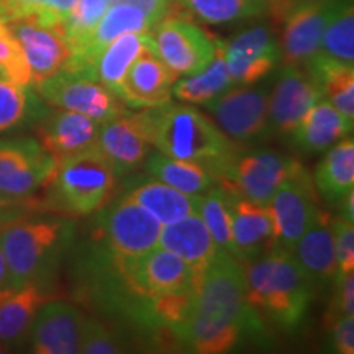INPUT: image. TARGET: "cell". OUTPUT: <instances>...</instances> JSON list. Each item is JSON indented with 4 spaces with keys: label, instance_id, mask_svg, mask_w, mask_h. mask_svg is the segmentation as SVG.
I'll use <instances>...</instances> for the list:
<instances>
[{
    "label": "cell",
    "instance_id": "obj_15",
    "mask_svg": "<svg viewBox=\"0 0 354 354\" xmlns=\"http://www.w3.org/2000/svg\"><path fill=\"white\" fill-rule=\"evenodd\" d=\"M225 64L234 86H254L281 64L276 33L268 25H254L223 43Z\"/></svg>",
    "mask_w": 354,
    "mask_h": 354
},
{
    "label": "cell",
    "instance_id": "obj_23",
    "mask_svg": "<svg viewBox=\"0 0 354 354\" xmlns=\"http://www.w3.org/2000/svg\"><path fill=\"white\" fill-rule=\"evenodd\" d=\"M177 74L153 51L151 43L128 69L120 87V99L130 109H154L172 99Z\"/></svg>",
    "mask_w": 354,
    "mask_h": 354
},
{
    "label": "cell",
    "instance_id": "obj_25",
    "mask_svg": "<svg viewBox=\"0 0 354 354\" xmlns=\"http://www.w3.org/2000/svg\"><path fill=\"white\" fill-rule=\"evenodd\" d=\"M159 246L187 263L196 274L198 284L220 251L198 214L187 215L183 220L165 225L159 234Z\"/></svg>",
    "mask_w": 354,
    "mask_h": 354
},
{
    "label": "cell",
    "instance_id": "obj_2",
    "mask_svg": "<svg viewBox=\"0 0 354 354\" xmlns=\"http://www.w3.org/2000/svg\"><path fill=\"white\" fill-rule=\"evenodd\" d=\"M76 221L59 215H24L0 232V248L12 290L25 286L48 289L76 236Z\"/></svg>",
    "mask_w": 354,
    "mask_h": 354
},
{
    "label": "cell",
    "instance_id": "obj_38",
    "mask_svg": "<svg viewBox=\"0 0 354 354\" xmlns=\"http://www.w3.org/2000/svg\"><path fill=\"white\" fill-rule=\"evenodd\" d=\"M77 0H0V19L10 21L37 17L48 24H63Z\"/></svg>",
    "mask_w": 354,
    "mask_h": 354
},
{
    "label": "cell",
    "instance_id": "obj_35",
    "mask_svg": "<svg viewBox=\"0 0 354 354\" xmlns=\"http://www.w3.org/2000/svg\"><path fill=\"white\" fill-rule=\"evenodd\" d=\"M176 7L203 24L225 25L266 15L269 0H176Z\"/></svg>",
    "mask_w": 354,
    "mask_h": 354
},
{
    "label": "cell",
    "instance_id": "obj_41",
    "mask_svg": "<svg viewBox=\"0 0 354 354\" xmlns=\"http://www.w3.org/2000/svg\"><path fill=\"white\" fill-rule=\"evenodd\" d=\"M333 236L336 266H338L336 276L354 272V225L351 221L342 218L339 215H335Z\"/></svg>",
    "mask_w": 354,
    "mask_h": 354
},
{
    "label": "cell",
    "instance_id": "obj_31",
    "mask_svg": "<svg viewBox=\"0 0 354 354\" xmlns=\"http://www.w3.org/2000/svg\"><path fill=\"white\" fill-rule=\"evenodd\" d=\"M149 46L148 33H123L100 53L92 66L91 76L120 97V87L128 69Z\"/></svg>",
    "mask_w": 354,
    "mask_h": 354
},
{
    "label": "cell",
    "instance_id": "obj_12",
    "mask_svg": "<svg viewBox=\"0 0 354 354\" xmlns=\"http://www.w3.org/2000/svg\"><path fill=\"white\" fill-rule=\"evenodd\" d=\"M56 167L57 161L37 138H0V192L6 196L30 198L50 185Z\"/></svg>",
    "mask_w": 354,
    "mask_h": 354
},
{
    "label": "cell",
    "instance_id": "obj_44",
    "mask_svg": "<svg viewBox=\"0 0 354 354\" xmlns=\"http://www.w3.org/2000/svg\"><path fill=\"white\" fill-rule=\"evenodd\" d=\"M322 2H326V0H269L266 15H269L274 25L281 26L292 13L300 10V8L317 6V3Z\"/></svg>",
    "mask_w": 354,
    "mask_h": 354
},
{
    "label": "cell",
    "instance_id": "obj_16",
    "mask_svg": "<svg viewBox=\"0 0 354 354\" xmlns=\"http://www.w3.org/2000/svg\"><path fill=\"white\" fill-rule=\"evenodd\" d=\"M323 99L318 86L302 66L279 64L269 91V135L289 136L317 102Z\"/></svg>",
    "mask_w": 354,
    "mask_h": 354
},
{
    "label": "cell",
    "instance_id": "obj_20",
    "mask_svg": "<svg viewBox=\"0 0 354 354\" xmlns=\"http://www.w3.org/2000/svg\"><path fill=\"white\" fill-rule=\"evenodd\" d=\"M158 21V17H154L153 13L146 12L145 8L138 6L123 2L112 3L102 15L92 33L88 35L81 50L71 56L69 63L64 69L84 71V73L91 74L97 57L115 38L131 32L148 33Z\"/></svg>",
    "mask_w": 354,
    "mask_h": 354
},
{
    "label": "cell",
    "instance_id": "obj_46",
    "mask_svg": "<svg viewBox=\"0 0 354 354\" xmlns=\"http://www.w3.org/2000/svg\"><path fill=\"white\" fill-rule=\"evenodd\" d=\"M25 209L26 207H24V205H15V207L0 205V232H2V230L6 228L8 223H12L13 220L26 215Z\"/></svg>",
    "mask_w": 354,
    "mask_h": 354
},
{
    "label": "cell",
    "instance_id": "obj_40",
    "mask_svg": "<svg viewBox=\"0 0 354 354\" xmlns=\"http://www.w3.org/2000/svg\"><path fill=\"white\" fill-rule=\"evenodd\" d=\"M125 344L115 335L107 325L97 320V318H86V328H84L82 348L84 354H117L125 351Z\"/></svg>",
    "mask_w": 354,
    "mask_h": 354
},
{
    "label": "cell",
    "instance_id": "obj_7",
    "mask_svg": "<svg viewBox=\"0 0 354 354\" xmlns=\"http://www.w3.org/2000/svg\"><path fill=\"white\" fill-rule=\"evenodd\" d=\"M105 258L120 277L123 289L136 300H151L184 290H198L196 274L179 256L158 246L138 258L113 261Z\"/></svg>",
    "mask_w": 354,
    "mask_h": 354
},
{
    "label": "cell",
    "instance_id": "obj_27",
    "mask_svg": "<svg viewBox=\"0 0 354 354\" xmlns=\"http://www.w3.org/2000/svg\"><path fill=\"white\" fill-rule=\"evenodd\" d=\"M48 300L46 289L33 284L0 295V346L19 348L28 342L35 315Z\"/></svg>",
    "mask_w": 354,
    "mask_h": 354
},
{
    "label": "cell",
    "instance_id": "obj_33",
    "mask_svg": "<svg viewBox=\"0 0 354 354\" xmlns=\"http://www.w3.org/2000/svg\"><path fill=\"white\" fill-rule=\"evenodd\" d=\"M48 109L50 105L44 104L33 87L0 74V135L33 127Z\"/></svg>",
    "mask_w": 354,
    "mask_h": 354
},
{
    "label": "cell",
    "instance_id": "obj_3",
    "mask_svg": "<svg viewBox=\"0 0 354 354\" xmlns=\"http://www.w3.org/2000/svg\"><path fill=\"white\" fill-rule=\"evenodd\" d=\"M240 264L248 302L259 317L282 331L297 330L317 292L290 251L274 246L268 253Z\"/></svg>",
    "mask_w": 354,
    "mask_h": 354
},
{
    "label": "cell",
    "instance_id": "obj_1",
    "mask_svg": "<svg viewBox=\"0 0 354 354\" xmlns=\"http://www.w3.org/2000/svg\"><path fill=\"white\" fill-rule=\"evenodd\" d=\"M266 338L264 320L248 302L241 264L220 250L203 274L184 344L192 353L223 354Z\"/></svg>",
    "mask_w": 354,
    "mask_h": 354
},
{
    "label": "cell",
    "instance_id": "obj_9",
    "mask_svg": "<svg viewBox=\"0 0 354 354\" xmlns=\"http://www.w3.org/2000/svg\"><path fill=\"white\" fill-rule=\"evenodd\" d=\"M35 91L50 107L87 115L100 123L128 110L120 97L84 71L63 69L35 87Z\"/></svg>",
    "mask_w": 354,
    "mask_h": 354
},
{
    "label": "cell",
    "instance_id": "obj_29",
    "mask_svg": "<svg viewBox=\"0 0 354 354\" xmlns=\"http://www.w3.org/2000/svg\"><path fill=\"white\" fill-rule=\"evenodd\" d=\"M304 68L320 88L323 99L354 122V66L318 51Z\"/></svg>",
    "mask_w": 354,
    "mask_h": 354
},
{
    "label": "cell",
    "instance_id": "obj_19",
    "mask_svg": "<svg viewBox=\"0 0 354 354\" xmlns=\"http://www.w3.org/2000/svg\"><path fill=\"white\" fill-rule=\"evenodd\" d=\"M100 125L87 115L50 107L32 128L44 151L59 162L97 146Z\"/></svg>",
    "mask_w": 354,
    "mask_h": 354
},
{
    "label": "cell",
    "instance_id": "obj_18",
    "mask_svg": "<svg viewBox=\"0 0 354 354\" xmlns=\"http://www.w3.org/2000/svg\"><path fill=\"white\" fill-rule=\"evenodd\" d=\"M86 313L68 300H48L38 310L28 342L37 354H79Z\"/></svg>",
    "mask_w": 354,
    "mask_h": 354
},
{
    "label": "cell",
    "instance_id": "obj_45",
    "mask_svg": "<svg viewBox=\"0 0 354 354\" xmlns=\"http://www.w3.org/2000/svg\"><path fill=\"white\" fill-rule=\"evenodd\" d=\"M109 2L110 6L117 2L133 3V6H138L145 8L146 12L153 13L159 20H162L167 15H177L176 0H109Z\"/></svg>",
    "mask_w": 354,
    "mask_h": 354
},
{
    "label": "cell",
    "instance_id": "obj_22",
    "mask_svg": "<svg viewBox=\"0 0 354 354\" xmlns=\"http://www.w3.org/2000/svg\"><path fill=\"white\" fill-rule=\"evenodd\" d=\"M290 253L317 294L328 289L338 274L335 254L333 215L323 209L318 210L313 223L305 230V233L299 238Z\"/></svg>",
    "mask_w": 354,
    "mask_h": 354
},
{
    "label": "cell",
    "instance_id": "obj_5",
    "mask_svg": "<svg viewBox=\"0 0 354 354\" xmlns=\"http://www.w3.org/2000/svg\"><path fill=\"white\" fill-rule=\"evenodd\" d=\"M115 183L113 167L99 146L57 162L50 183L51 209L69 216H87L107 205Z\"/></svg>",
    "mask_w": 354,
    "mask_h": 354
},
{
    "label": "cell",
    "instance_id": "obj_6",
    "mask_svg": "<svg viewBox=\"0 0 354 354\" xmlns=\"http://www.w3.org/2000/svg\"><path fill=\"white\" fill-rule=\"evenodd\" d=\"M95 214L99 240L110 259L138 258L159 246L162 225L125 192Z\"/></svg>",
    "mask_w": 354,
    "mask_h": 354
},
{
    "label": "cell",
    "instance_id": "obj_30",
    "mask_svg": "<svg viewBox=\"0 0 354 354\" xmlns=\"http://www.w3.org/2000/svg\"><path fill=\"white\" fill-rule=\"evenodd\" d=\"M318 196L330 205H336L354 189V141L346 136L326 149L313 176Z\"/></svg>",
    "mask_w": 354,
    "mask_h": 354
},
{
    "label": "cell",
    "instance_id": "obj_17",
    "mask_svg": "<svg viewBox=\"0 0 354 354\" xmlns=\"http://www.w3.org/2000/svg\"><path fill=\"white\" fill-rule=\"evenodd\" d=\"M97 146L110 161L117 179H123L143 166L145 159L153 151L145 110H127L102 123Z\"/></svg>",
    "mask_w": 354,
    "mask_h": 354
},
{
    "label": "cell",
    "instance_id": "obj_39",
    "mask_svg": "<svg viewBox=\"0 0 354 354\" xmlns=\"http://www.w3.org/2000/svg\"><path fill=\"white\" fill-rule=\"evenodd\" d=\"M0 74L21 86L32 87V74L21 46L2 19H0Z\"/></svg>",
    "mask_w": 354,
    "mask_h": 354
},
{
    "label": "cell",
    "instance_id": "obj_28",
    "mask_svg": "<svg viewBox=\"0 0 354 354\" xmlns=\"http://www.w3.org/2000/svg\"><path fill=\"white\" fill-rule=\"evenodd\" d=\"M125 194L140 203L145 210H148L162 227L183 220L187 215L198 214V205H201V196L184 194L153 177L140 183L133 180Z\"/></svg>",
    "mask_w": 354,
    "mask_h": 354
},
{
    "label": "cell",
    "instance_id": "obj_21",
    "mask_svg": "<svg viewBox=\"0 0 354 354\" xmlns=\"http://www.w3.org/2000/svg\"><path fill=\"white\" fill-rule=\"evenodd\" d=\"M342 3L343 0H326L292 13L281 25V64L304 68L320 51L323 32Z\"/></svg>",
    "mask_w": 354,
    "mask_h": 354
},
{
    "label": "cell",
    "instance_id": "obj_13",
    "mask_svg": "<svg viewBox=\"0 0 354 354\" xmlns=\"http://www.w3.org/2000/svg\"><path fill=\"white\" fill-rule=\"evenodd\" d=\"M269 209L274 218L276 246L292 251L322 209L313 179L302 162L279 185L269 202Z\"/></svg>",
    "mask_w": 354,
    "mask_h": 354
},
{
    "label": "cell",
    "instance_id": "obj_37",
    "mask_svg": "<svg viewBox=\"0 0 354 354\" xmlns=\"http://www.w3.org/2000/svg\"><path fill=\"white\" fill-rule=\"evenodd\" d=\"M320 53L354 66V7L353 0H343L323 32Z\"/></svg>",
    "mask_w": 354,
    "mask_h": 354
},
{
    "label": "cell",
    "instance_id": "obj_49",
    "mask_svg": "<svg viewBox=\"0 0 354 354\" xmlns=\"http://www.w3.org/2000/svg\"><path fill=\"white\" fill-rule=\"evenodd\" d=\"M35 203V201L32 198H17V197H10V196H6V194L0 192V205L3 207H15V205H24V207H28Z\"/></svg>",
    "mask_w": 354,
    "mask_h": 354
},
{
    "label": "cell",
    "instance_id": "obj_26",
    "mask_svg": "<svg viewBox=\"0 0 354 354\" xmlns=\"http://www.w3.org/2000/svg\"><path fill=\"white\" fill-rule=\"evenodd\" d=\"M353 133V120L344 117L328 100L322 99L305 113L290 133V143L304 154H322Z\"/></svg>",
    "mask_w": 354,
    "mask_h": 354
},
{
    "label": "cell",
    "instance_id": "obj_34",
    "mask_svg": "<svg viewBox=\"0 0 354 354\" xmlns=\"http://www.w3.org/2000/svg\"><path fill=\"white\" fill-rule=\"evenodd\" d=\"M234 86L230 73L225 64L223 56V41L218 39L216 43V53L210 64L196 74L185 76L180 81L174 82L172 87V97L185 104L207 105L220 95H223L228 88Z\"/></svg>",
    "mask_w": 354,
    "mask_h": 354
},
{
    "label": "cell",
    "instance_id": "obj_8",
    "mask_svg": "<svg viewBox=\"0 0 354 354\" xmlns=\"http://www.w3.org/2000/svg\"><path fill=\"white\" fill-rule=\"evenodd\" d=\"M299 162L297 159L271 149H238L216 174V184L233 196L269 205L279 185L292 174Z\"/></svg>",
    "mask_w": 354,
    "mask_h": 354
},
{
    "label": "cell",
    "instance_id": "obj_36",
    "mask_svg": "<svg viewBox=\"0 0 354 354\" xmlns=\"http://www.w3.org/2000/svg\"><path fill=\"white\" fill-rule=\"evenodd\" d=\"M232 201L233 194L221 187V185L215 184L214 187L201 196L198 215H201L203 223H205L216 246L233 256Z\"/></svg>",
    "mask_w": 354,
    "mask_h": 354
},
{
    "label": "cell",
    "instance_id": "obj_11",
    "mask_svg": "<svg viewBox=\"0 0 354 354\" xmlns=\"http://www.w3.org/2000/svg\"><path fill=\"white\" fill-rule=\"evenodd\" d=\"M269 82L256 87L233 86L205 107L216 127L234 143H256L269 136Z\"/></svg>",
    "mask_w": 354,
    "mask_h": 354
},
{
    "label": "cell",
    "instance_id": "obj_10",
    "mask_svg": "<svg viewBox=\"0 0 354 354\" xmlns=\"http://www.w3.org/2000/svg\"><path fill=\"white\" fill-rule=\"evenodd\" d=\"M153 51L177 76H190L210 64L218 39L184 17L167 15L148 32Z\"/></svg>",
    "mask_w": 354,
    "mask_h": 354
},
{
    "label": "cell",
    "instance_id": "obj_24",
    "mask_svg": "<svg viewBox=\"0 0 354 354\" xmlns=\"http://www.w3.org/2000/svg\"><path fill=\"white\" fill-rule=\"evenodd\" d=\"M233 258L246 263L276 246L274 218L269 205L233 196Z\"/></svg>",
    "mask_w": 354,
    "mask_h": 354
},
{
    "label": "cell",
    "instance_id": "obj_43",
    "mask_svg": "<svg viewBox=\"0 0 354 354\" xmlns=\"http://www.w3.org/2000/svg\"><path fill=\"white\" fill-rule=\"evenodd\" d=\"M331 328V346L338 354H353L354 353V317L344 315L339 317Z\"/></svg>",
    "mask_w": 354,
    "mask_h": 354
},
{
    "label": "cell",
    "instance_id": "obj_4",
    "mask_svg": "<svg viewBox=\"0 0 354 354\" xmlns=\"http://www.w3.org/2000/svg\"><path fill=\"white\" fill-rule=\"evenodd\" d=\"M153 148L166 156L198 162L218 174L240 146L232 141L201 110L185 104L143 109Z\"/></svg>",
    "mask_w": 354,
    "mask_h": 354
},
{
    "label": "cell",
    "instance_id": "obj_42",
    "mask_svg": "<svg viewBox=\"0 0 354 354\" xmlns=\"http://www.w3.org/2000/svg\"><path fill=\"white\" fill-rule=\"evenodd\" d=\"M333 297L326 312V325H333L339 317L354 315V272L336 276L333 281Z\"/></svg>",
    "mask_w": 354,
    "mask_h": 354
},
{
    "label": "cell",
    "instance_id": "obj_48",
    "mask_svg": "<svg viewBox=\"0 0 354 354\" xmlns=\"http://www.w3.org/2000/svg\"><path fill=\"white\" fill-rule=\"evenodd\" d=\"M10 272H8V266L6 261V256H3L2 248H0V295L10 292Z\"/></svg>",
    "mask_w": 354,
    "mask_h": 354
},
{
    "label": "cell",
    "instance_id": "obj_47",
    "mask_svg": "<svg viewBox=\"0 0 354 354\" xmlns=\"http://www.w3.org/2000/svg\"><path fill=\"white\" fill-rule=\"evenodd\" d=\"M336 207H338V215L342 218L354 223V189L349 190L346 196L336 203Z\"/></svg>",
    "mask_w": 354,
    "mask_h": 354
},
{
    "label": "cell",
    "instance_id": "obj_14",
    "mask_svg": "<svg viewBox=\"0 0 354 354\" xmlns=\"http://www.w3.org/2000/svg\"><path fill=\"white\" fill-rule=\"evenodd\" d=\"M6 24L24 51L33 88L68 66L71 48L66 41L63 24H48L37 17H24Z\"/></svg>",
    "mask_w": 354,
    "mask_h": 354
},
{
    "label": "cell",
    "instance_id": "obj_32",
    "mask_svg": "<svg viewBox=\"0 0 354 354\" xmlns=\"http://www.w3.org/2000/svg\"><path fill=\"white\" fill-rule=\"evenodd\" d=\"M141 167H145L146 174L151 176L153 179L190 196H202L216 184L215 176L209 167L198 162L166 156L158 149L148 154Z\"/></svg>",
    "mask_w": 354,
    "mask_h": 354
}]
</instances>
